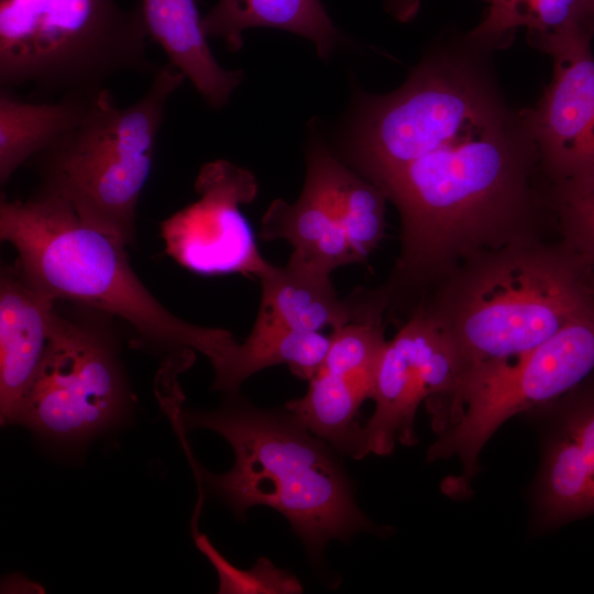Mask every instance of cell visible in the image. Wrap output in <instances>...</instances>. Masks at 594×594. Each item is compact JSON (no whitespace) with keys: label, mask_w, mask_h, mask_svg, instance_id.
Wrapping results in <instances>:
<instances>
[{"label":"cell","mask_w":594,"mask_h":594,"mask_svg":"<svg viewBox=\"0 0 594 594\" xmlns=\"http://www.w3.org/2000/svg\"><path fill=\"white\" fill-rule=\"evenodd\" d=\"M593 302V267L556 237L464 260L417 308L453 350V394L472 377L516 361Z\"/></svg>","instance_id":"1"},{"label":"cell","mask_w":594,"mask_h":594,"mask_svg":"<svg viewBox=\"0 0 594 594\" xmlns=\"http://www.w3.org/2000/svg\"><path fill=\"white\" fill-rule=\"evenodd\" d=\"M216 410H179L183 430L198 428L222 436L234 452L224 474H212L190 458L200 482L238 516L261 505L285 516L308 552L319 557L331 539L348 540L366 531L385 534L353 497V486L333 448L309 431L286 408L260 409L230 394Z\"/></svg>","instance_id":"2"},{"label":"cell","mask_w":594,"mask_h":594,"mask_svg":"<svg viewBox=\"0 0 594 594\" xmlns=\"http://www.w3.org/2000/svg\"><path fill=\"white\" fill-rule=\"evenodd\" d=\"M0 238L18 253L26 279L51 300L68 301L129 323L138 338L188 364L195 352L218 361L233 342L222 329L169 312L130 265L122 242L82 220L65 200L36 190L25 200L1 196Z\"/></svg>","instance_id":"3"},{"label":"cell","mask_w":594,"mask_h":594,"mask_svg":"<svg viewBox=\"0 0 594 594\" xmlns=\"http://www.w3.org/2000/svg\"><path fill=\"white\" fill-rule=\"evenodd\" d=\"M185 80L167 62L156 66L147 90L127 107H118L107 88L97 92L79 121L29 160L40 177L37 190L67 201L87 223L132 244L166 106Z\"/></svg>","instance_id":"4"},{"label":"cell","mask_w":594,"mask_h":594,"mask_svg":"<svg viewBox=\"0 0 594 594\" xmlns=\"http://www.w3.org/2000/svg\"><path fill=\"white\" fill-rule=\"evenodd\" d=\"M140 2L0 0V88L97 94L124 72L154 73Z\"/></svg>","instance_id":"5"},{"label":"cell","mask_w":594,"mask_h":594,"mask_svg":"<svg viewBox=\"0 0 594 594\" xmlns=\"http://www.w3.org/2000/svg\"><path fill=\"white\" fill-rule=\"evenodd\" d=\"M594 372V302L552 337L465 382L438 407L439 438L428 460L457 455L465 484L480 451L510 417L561 397Z\"/></svg>","instance_id":"6"},{"label":"cell","mask_w":594,"mask_h":594,"mask_svg":"<svg viewBox=\"0 0 594 594\" xmlns=\"http://www.w3.org/2000/svg\"><path fill=\"white\" fill-rule=\"evenodd\" d=\"M113 320L80 305L73 314L56 306L45 358L16 424L56 442L77 443L122 419L131 392Z\"/></svg>","instance_id":"7"},{"label":"cell","mask_w":594,"mask_h":594,"mask_svg":"<svg viewBox=\"0 0 594 594\" xmlns=\"http://www.w3.org/2000/svg\"><path fill=\"white\" fill-rule=\"evenodd\" d=\"M195 188L200 197L162 223L166 250L179 264L205 275L258 277L271 264L260 253L240 206L253 201V174L228 161L204 165Z\"/></svg>","instance_id":"8"},{"label":"cell","mask_w":594,"mask_h":594,"mask_svg":"<svg viewBox=\"0 0 594 594\" xmlns=\"http://www.w3.org/2000/svg\"><path fill=\"white\" fill-rule=\"evenodd\" d=\"M458 378L447 337L422 309H415L387 341L378 364L375 408L365 424L370 453L385 457L397 442L414 444L419 405L451 395Z\"/></svg>","instance_id":"9"},{"label":"cell","mask_w":594,"mask_h":594,"mask_svg":"<svg viewBox=\"0 0 594 594\" xmlns=\"http://www.w3.org/2000/svg\"><path fill=\"white\" fill-rule=\"evenodd\" d=\"M387 324L382 318H371L333 330L307 393L285 405L315 436L355 460L370 453L359 416L364 400L373 396Z\"/></svg>","instance_id":"10"},{"label":"cell","mask_w":594,"mask_h":594,"mask_svg":"<svg viewBox=\"0 0 594 594\" xmlns=\"http://www.w3.org/2000/svg\"><path fill=\"white\" fill-rule=\"evenodd\" d=\"M306 174L294 202L277 198L261 221V238L285 240L292 257L326 274L360 263L340 224L338 174L341 158L332 148L322 124L311 120L306 134Z\"/></svg>","instance_id":"11"},{"label":"cell","mask_w":594,"mask_h":594,"mask_svg":"<svg viewBox=\"0 0 594 594\" xmlns=\"http://www.w3.org/2000/svg\"><path fill=\"white\" fill-rule=\"evenodd\" d=\"M544 406L550 425L535 487L541 529L594 516V372Z\"/></svg>","instance_id":"12"},{"label":"cell","mask_w":594,"mask_h":594,"mask_svg":"<svg viewBox=\"0 0 594 594\" xmlns=\"http://www.w3.org/2000/svg\"><path fill=\"white\" fill-rule=\"evenodd\" d=\"M551 57V81L529 111L543 173L549 183H556L576 175L594 116L592 43L574 45Z\"/></svg>","instance_id":"13"},{"label":"cell","mask_w":594,"mask_h":594,"mask_svg":"<svg viewBox=\"0 0 594 594\" xmlns=\"http://www.w3.org/2000/svg\"><path fill=\"white\" fill-rule=\"evenodd\" d=\"M57 302L38 292L16 264L0 276V420L16 424L41 369Z\"/></svg>","instance_id":"14"},{"label":"cell","mask_w":594,"mask_h":594,"mask_svg":"<svg viewBox=\"0 0 594 594\" xmlns=\"http://www.w3.org/2000/svg\"><path fill=\"white\" fill-rule=\"evenodd\" d=\"M330 276L292 256L284 266L270 264L257 277L261 301L251 331H333L358 321L360 310L353 293L341 299Z\"/></svg>","instance_id":"15"},{"label":"cell","mask_w":594,"mask_h":594,"mask_svg":"<svg viewBox=\"0 0 594 594\" xmlns=\"http://www.w3.org/2000/svg\"><path fill=\"white\" fill-rule=\"evenodd\" d=\"M150 38L189 79L206 103L222 109L241 85V69L223 68L211 52L195 0H139Z\"/></svg>","instance_id":"16"},{"label":"cell","mask_w":594,"mask_h":594,"mask_svg":"<svg viewBox=\"0 0 594 594\" xmlns=\"http://www.w3.org/2000/svg\"><path fill=\"white\" fill-rule=\"evenodd\" d=\"M482 20L468 35L495 52L508 47L519 28L527 40L550 56L569 46L592 43L594 0H485Z\"/></svg>","instance_id":"17"},{"label":"cell","mask_w":594,"mask_h":594,"mask_svg":"<svg viewBox=\"0 0 594 594\" xmlns=\"http://www.w3.org/2000/svg\"><path fill=\"white\" fill-rule=\"evenodd\" d=\"M260 26L309 40L322 59L344 41L320 0H218L202 18L206 35L220 38L232 52L243 46L246 30Z\"/></svg>","instance_id":"18"},{"label":"cell","mask_w":594,"mask_h":594,"mask_svg":"<svg viewBox=\"0 0 594 594\" xmlns=\"http://www.w3.org/2000/svg\"><path fill=\"white\" fill-rule=\"evenodd\" d=\"M105 89V88H103ZM96 94H73L56 102H29L0 88V183L72 128Z\"/></svg>","instance_id":"19"},{"label":"cell","mask_w":594,"mask_h":594,"mask_svg":"<svg viewBox=\"0 0 594 594\" xmlns=\"http://www.w3.org/2000/svg\"><path fill=\"white\" fill-rule=\"evenodd\" d=\"M331 343V334L308 332H250L243 342L231 346L213 365L212 388L235 394L251 375L266 367L287 365L300 380H310L321 366Z\"/></svg>","instance_id":"20"},{"label":"cell","mask_w":594,"mask_h":594,"mask_svg":"<svg viewBox=\"0 0 594 594\" xmlns=\"http://www.w3.org/2000/svg\"><path fill=\"white\" fill-rule=\"evenodd\" d=\"M340 224L360 263L385 237V193L344 163L339 185Z\"/></svg>","instance_id":"21"},{"label":"cell","mask_w":594,"mask_h":594,"mask_svg":"<svg viewBox=\"0 0 594 594\" xmlns=\"http://www.w3.org/2000/svg\"><path fill=\"white\" fill-rule=\"evenodd\" d=\"M548 202L558 237L594 270V175L550 183Z\"/></svg>","instance_id":"22"},{"label":"cell","mask_w":594,"mask_h":594,"mask_svg":"<svg viewBox=\"0 0 594 594\" xmlns=\"http://www.w3.org/2000/svg\"><path fill=\"white\" fill-rule=\"evenodd\" d=\"M197 548L211 561L219 574V593H301L302 586L290 573L260 558L253 569L239 570L229 563L205 535L195 532Z\"/></svg>","instance_id":"23"},{"label":"cell","mask_w":594,"mask_h":594,"mask_svg":"<svg viewBox=\"0 0 594 594\" xmlns=\"http://www.w3.org/2000/svg\"><path fill=\"white\" fill-rule=\"evenodd\" d=\"M420 0H384L388 13L399 22L411 21L420 10Z\"/></svg>","instance_id":"24"},{"label":"cell","mask_w":594,"mask_h":594,"mask_svg":"<svg viewBox=\"0 0 594 594\" xmlns=\"http://www.w3.org/2000/svg\"><path fill=\"white\" fill-rule=\"evenodd\" d=\"M588 175H594V116L584 139L579 170L573 177Z\"/></svg>","instance_id":"25"}]
</instances>
